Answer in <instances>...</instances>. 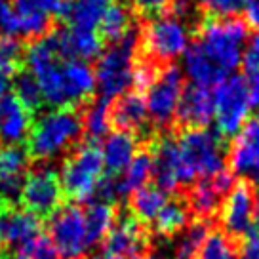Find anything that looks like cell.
Returning <instances> with one entry per match:
<instances>
[{
	"instance_id": "9c48e42d",
	"label": "cell",
	"mask_w": 259,
	"mask_h": 259,
	"mask_svg": "<svg viewBox=\"0 0 259 259\" xmlns=\"http://www.w3.org/2000/svg\"><path fill=\"white\" fill-rule=\"evenodd\" d=\"M185 90V76L176 65H162L147 86V113L156 128H170L176 120L179 99Z\"/></svg>"
},
{
	"instance_id": "4fadbf2b",
	"label": "cell",
	"mask_w": 259,
	"mask_h": 259,
	"mask_svg": "<svg viewBox=\"0 0 259 259\" xmlns=\"http://www.w3.org/2000/svg\"><path fill=\"white\" fill-rule=\"evenodd\" d=\"M257 210L259 202L253 183L248 179H240L231 189V193L225 196V200L221 204V210H219L221 225L225 229L223 233H227L229 236L248 235L253 215Z\"/></svg>"
},
{
	"instance_id": "d6986e66",
	"label": "cell",
	"mask_w": 259,
	"mask_h": 259,
	"mask_svg": "<svg viewBox=\"0 0 259 259\" xmlns=\"http://www.w3.org/2000/svg\"><path fill=\"white\" fill-rule=\"evenodd\" d=\"M29 154L21 147L10 145L0 151V198L12 202L19 198L25 176H27Z\"/></svg>"
},
{
	"instance_id": "30bf717a",
	"label": "cell",
	"mask_w": 259,
	"mask_h": 259,
	"mask_svg": "<svg viewBox=\"0 0 259 259\" xmlns=\"http://www.w3.org/2000/svg\"><path fill=\"white\" fill-rule=\"evenodd\" d=\"M63 196L59 174L54 168L40 164L31 171H27L19 194L27 211H31L40 219L52 218L61 208Z\"/></svg>"
},
{
	"instance_id": "603a6c76",
	"label": "cell",
	"mask_w": 259,
	"mask_h": 259,
	"mask_svg": "<svg viewBox=\"0 0 259 259\" xmlns=\"http://www.w3.org/2000/svg\"><path fill=\"white\" fill-rule=\"evenodd\" d=\"M101 158L103 168L109 176H116L128 168V164L138 154V139L132 132L116 130L111 136H107L101 143Z\"/></svg>"
},
{
	"instance_id": "f907efd6",
	"label": "cell",
	"mask_w": 259,
	"mask_h": 259,
	"mask_svg": "<svg viewBox=\"0 0 259 259\" xmlns=\"http://www.w3.org/2000/svg\"><path fill=\"white\" fill-rule=\"evenodd\" d=\"M122 2H132V0H122Z\"/></svg>"
},
{
	"instance_id": "7c38bea8",
	"label": "cell",
	"mask_w": 259,
	"mask_h": 259,
	"mask_svg": "<svg viewBox=\"0 0 259 259\" xmlns=\"http://www.w3.org/2000/svg\"><path fill=\"white\" fill-rule=\"evenodd\" d=\"M69 0H14V27L16 36L38 40L52 27V17H63Z\"/></svg>"
},
{
	"instance_id": "e0dca14e",
	"label": "cell",
	"mask_w": 259,
	"mask_h": 259,
	"mask_svg": "<svg viewBox=\"0 0 259 259\" xmlns=\"http://www.w3.org/2000/svg\"><path fill=\"white\" fill-rule=\"evenodd\" d=\"M149 151L153 154L154 185L162 191L171 193L181 185V162H179L178 139L162 136L156 141L149 143Z\"/></svg>"
},
{
	"instance_id": "6da1fadb",
	"label": "cell",
	"mask_w": 259,
	"mask_h": 259,
	"mask_svg": "<svg viewBox=\"0 0 259 259\" xmlns=\"http://www.w3.org/2000/svg\"><path fill=\"white\" fill-rule=\"evenodd\" d=\"M25 63L40 86L44 103L54 109L80 107L96 92V71L80 59H63L52 32L29 46Z\"/></svg>"
},
{
	"instance_id": "d590c367",
	"label": "cell",
	"mask_w": 259,
	"mask_h": 259,
	"mask_svg": "<svg viewBox=\"0 0 259 259\" xmlns=\"http://www.w3.org/2000/svg\"><path fill=\"white\" fill-rule=\"evenodd\" d=\"M14 96L23 103L25 109H29L31 113L34 111H38L42 105H44V97H42V92H40V86H38V82L36 78L32 76L29 71L27 73H19L16 74V78H14Z\"/></svg>"
},
{
	"instance_id": "e575fe53",
	"label": "cell",
	"mask_w": 259,
	"mask_h": 259,
	"mask_svg": "<svg viewBox=\"0 0 259 259\" xmlns=\"http://www.w3.org/2000/svg\"><path fill=\"white\" fill-rule=\"evenodd\" d=\"M196 259H238V250L233 236L223 231H213L206 236Z\"/></svg>"
},
{
	"instance_id": "9a60e30c",
	"label": "cell",
	"mask_w": 259,
	"mask_h": 259,
	"mask_svg": "<svg viewBox=\"0 0 259 259\" xmlns=\"http://www.w3.org/2000/svg\"><path fill=\"white\" fill-rule=\"evenodd\" d=\"M233 187H235V174L229 170L219 171L213 178L194 181L187 194V204L191 213H194L196 219L210 221L215 213H219L221 204Z\"/></svg>"
},
{
	"instance_id": "8fae6325",
	"label": "cell",
	"mask_w": 259,
	"mask_h": 259,
	"mask_svg": "<svg viewBox=\"0 0 259 259\" xmlns=\"http://www.w3.org/2000/svg\"><path fill=\"white\" fill-rule=\"evenodd\" d=\"M50 240L61 259H82L92 248L84 221V210L78 206H61L50 218Z\"/></svg>"
},
{
	"instance_id": "816d5d0a",
	"label": "cell",
	"mask_w": 259,
	"mask_h": 259,
	"mask_svg": "<svg viewBox=\"0 0 259 259\" xmlns=\"http://www.w3.org/2000/svg\"><path fill=\"white\" fill-rule=\"evenodd\" d=\"M0 151H2V149H0Z\"/></svg>"
},
{
	"instance_id": "cb8c5ba5",
	"label": "cell",
	"mask_w": 259,
	"mask_h": 259,
	"mask_svg": "<svg viewBox=\"0 0 259 259\" xmlns=\"http://www.w3.org/2000/svg\"><path fill=\"white\" fill-rule=\"evenodd\" d=\"M183 69H185L187 76L193 80V84L204 86V88L215 86L227 78L223 71L211 61L210 56L204 52V48L198 42L191 44L183 54Z\"/></svg>"
},
{
	"instance_id": "681fc988",
	"label": "cell",
	"mask_w": 259,
	"mask_h": 259,
	"mask_svg": "<svg viewBox=\"0 0 259 259\" xmlns=\"http://www.w3.org/2000/svg\"><path fill=\"white\" fill-rule=\"evenodd\" d=\"M141 259H166V257H162V255H156V253H151V255H143Z\"/></svg>"
},
{
	"instance_id": "d6a6232c",
	"label": "cell",
	"mask_w": 259,
	"mask_h": 259,
	"mask_svg": "<svg viewBox=\"0 0 259 259\" xmlns=\"http://www.w3.org/2000/svg\"><path fill=\"white\" fill-rule=\"evenodd\" d=\"M23 59V48L14 36H0V97L6 96L16 78L19 63Z\"/></svg>"
},
{
	"instance_id": "60d3db41",
	"label": "cell",
	"mask_w": 259,
	"mask_h": 259,
	"mask_svg": "<svg viewBox=\"0 0 259 259\" xmlns=\"http://www.w3.org/2000/svg\"><path fill=\"white\" fill-rule=\"evenodd\" d=\"M0 36H14L16 38L14 12H12L10 0H0Z\"/></svg>"
},
{
	"instance_id": "f35d334b",
	"label": "cell",
	"mask_w": 259,
	"mask_h": 259,
	"mask_svg": "<svg viewBox=\"0 0 259 259\" xmlns=\"http://www.w3.org/2000/svg\"><path fill=\"white\" fill-rule=\"evenodd\" d=\"M246 74H259V31L246 40V48L242 50V61Z\"/></svg>"
},
{
	"instance_id": "5bb4252c",
	"label": "cell",
	"mask_w": 259,
	"mask_h": 259,
	"mask_svg": "<svg viewBox=\"0 0 259 259\" xmlns=\"http://www.w3.org/2000/svg\"><path fill=\"white\" fill-rule=\"evenodd\" d=\"M149 248L145 225L130 213L114 221L113 229L103 240V253L113 259H141Z\"/></svg>"
},
{
	"instance_id": "ffe728a7",
	"label": "cell",
	"mask_w": 259,
	"mask_h": 259,
	"mask_svg": "<svg viewBox=\"0 0 259 259\" xmlns=\"http://www.w3.org/2000/svg\"><path fill=\"white\" fill-rule=\"evenodd\" d=\"M57 42L59 56L63 59H80L90 61L101 54L103 40L97 31H78V29H56L52 31Z\"/></svg>"
},
{
	"instance_id": "c3c4849f",
	"label": "cell",
	"mask_w": 259,
	"mask_h": 259,
	"mask_svg": "<svg viewBox=\"0 0 259 259\" xmlns=\"http://www.w3.org/2000/svg\"><path fill=\"white\" fill-rule=\"evenodd\" d=\"M90 259H113V257H109L107 253H97V255H92Z\"/></svg>"
},
{
	"instance_id": "f6af8a7d",
	"label": "cell",
	"mask_w": 259,
	"mask_h": 259,
	"mask_svg": "<svg viewBox=\"0 0 259 259\" xmlns=\"http://www.w3.org/2000/svg\"><path fill=\"white\" fill-rule=\"evenodd\" d=\"M8 210H10V204L0 198V246L4 244V219H6Z\"/></svg>"
},
{
	"instance_id": "7bdbcfd3",
	"label": "cell",
	"mask_w": 259,
	"mask_h": 259,
	"mask_svg": "<svg viewBox=\"0 0 259 259\" xmlns=\"http://www.w3.org/2000/svg\"><path fill=\"white\" fill-rule=\"evenodd\" d=\"M246 84H248L250 105L259 109V74H248L246 76Z\"/></svg>"
},
{
	"instance_id": "4dcf8cb0",
	"label": "cell",
	"mask_w": 259,
	"mask_h": 259,
	"mask_svg": "<svg viewBox=\"0 0 259 259\" xmlns=\"http://www.w3.org/2000/svg\"><path fill=\"white\" fill-rule=\"evenodd\" d=\"M101 40L114 44L120 42L122 38H126L130 32H134V17L126 6L122 4H113L107 10V14L103 16L101 23L97 27Z\"/></svg>"
},
{
	"instance_id": "83f0119b",
	"label": "cell",
	"mask_w": 259,
	"mask_h": 259,
	"mask_svg": "<svg viewBox=\"0 0 259 259\" xmlns=\"http://www.w3.org/2000/svg\"><path fill=\"white\" fill-rule=\"evenodd\" d=\"M191 210L183 198H168V202L162 206L158 215L154 218V231L160 236H176L179 235L189 223Z\"/></svg>"
},
{
	"instance_id": "7dc6e473",
	"label": "cell",
	"mask_w": 259,
	"mask_h": 259,
	"mask_svg": "<svg viewBox=\"0 0 259 259\" xmlns=\"http://www.w3.org/2000/svg\"><path fill=\"white\" fill-rule=\"evenodd\" d=\"M14 259H31L29 257V253H25V251H21V250H17V253H16V257Z\"/></svg>"
},
{
	"instance_id": "836d02e7",
	"label": "cell",
	"mask_w": 259,
	"mask_h": 259,
	"mask_svg": "<svg viewBox=\"0 0 259 259\" xmlns=\"http://www.w3.org/2000/svg\"><path fill=\"white\" fill-rule=\"evenodd\" d=\"M82 120H84V132L88 134L90 141L103 138L111 128V101L105 97L92 101L82 113Z\"/></svg>"
},
{
	"instance_id": "7402d4cb",
	"label": "cell",
	"mask_w": 259,
	"mask_h": 259,
	"mask_svg": "<svg viewBox=\"0 0 259 259\" xmlns=\"http://www.w3.org/2000/svg\"><path fill=\"white\" fill-rule=\"evenodd\" d=\"M149 122L145 97L136 92H126L111 105V126L122 132H143Z\"/></svg>"
},
{
	"instance_id": "f1b7e54d",
	"label": "cell",
	"mask_w": 259,
	"mask_h": 259,
	"mask_svg": "<svg viewBox=\"0 0 259 259\" xmlns=\"http://www.w3.org/2000/svg\"><path fill=\"white\" fill-rule=\"evenodd\" d=\"M84 221H86L90 246L103 242L105 236L109 235V231L113 229L114 221H116L113 204L99 202V200L88 204L86 210H84Z\"/></svg>"
},
{
	"instance_id": "f546056e",
	"label": "cell",
	"mask_w": 259,
	"mask_h": 259,
	"mask_svg": "<svg viewBox=\"0 0 259 259\" xmlns=\"http://www.w3.org/2000/svg\"><path fill=\"white\" fill-rule=\"evenodd\" d=\"M154 171V162H153V154L151 151H139L134 160L128 164V168L122 171L120 179L118 181V191H120V196L124 194H132L134 191L141 189L143 185H147V181L153 178Z\"/></svg>"
},
{
	"instance_id": "2e32d148",
	"label": "cell",
	"mask_w": 259,
	"mask_h": 259,
	"mask_svg": "<svg viewBox=\"0 0 259 259\" xmlns=\"http://www.w3.org/2000/svg\"><path fill=\"white\" fill-rule=\"evenodd\" d=\"M231 171L259 183V116L248 120L235 136L229 151Z\"/></svg>"
},
{
	"instance_id": "484cf974",
	"label": "cell",
	"mask_w": 259,
	"mask_h": 259,
	"mask_svg": "<svg viewBox=\"0 0 259 259\" xmlns=\"http://www.w3.org/2000/svg\"><path fill=\"white\" fill-rule=\"evenodd\" d=\"M40 236V218L27 210H14L4 219V242L17 250Z\"/></svg>"
},
{
	"instance_id": "5b68a950",
	"label": "cell",
	"mask_w": 259,
	"mask_h": 259,
	"mask_svg": "<svg viewBox=\"0 0 259 259\" xmlns=\"http://www.w3.org/2000/svg\"><path fill=\"white\" fill-rule=\"evenodd\" d=\"M139 34L130 32L120 42L109 44L107 52L101 54L96 67V82L101 92V97L114 99L126 94L134 86V74L138 65Z\"/></svg>"
},
{
	"instance_id": "8d00e7d4",
	"label": "cell",
	"mask_w": 259,
	"mask_h": 259,
	"mask_svg": "<svg viewBox=\"0 0 259 259\" xmlns=\"http://www.w3.org/2000/svg\"><path fill=\"white\" fill-rule=\"evenodd\" d=\"M211 17H231L242 10V0H196Z\"/></svg>"
},
{
	"instance_id": "d4e9b609",
	"label": "cell",
	"mask_w": 259,
	"mask_h": 259,
	"mask_svg": "<svg viewBox=\"0 0 259 259\" xmlns=\"http://www.w3.org/2000/svg\"><path fill=\"white\" fill-rule=\"evenodd\" d=\"M113 0H69L63 17L71 29L78 31H97Z\"/></svg>"
},
{
	"instance_id": "44dd1931",
	"label": "cell",
	"mask_w": 259,
	"mask_h": 259,
	"mask_svg": "<svg viewBox=\"0 0 259 259\" xmlns=\"http://www.w3.org/2000/svg\"><path fill=\"white\" fill-rule=\"evenodd\" d=\"M31 114L16 96L0 97V141L10 145L25 141L32 126Z\"/></svg>"
},
{
	"instance_id": "ee69618b",
	"label": "cell",
	"mask_w": 259,
	"mask_h": 259,
	"mask_svg": "<svg viewBox=\"0 0 259 259\" xmlns=\"http://www.w3.org/2000/svg\"><path fill=\"white\" fill-rule=\"evenodd\" d=\"M238 259H259V240L248 238L238 253Z\"/></svg>"
},
{
	"instance_id": "1f68e13d",
	"label": "cell",
	"mask_w": 259,
	"mask_h": 259,
	"mask_svg": "<svg viewBox=\"0 0 259 259\" xmlns=\"http://www.w3.org/2000/svg\"><path fill=\"white\" fill-rule=\"evenodd\" d=\"M208 235H210L208 221L194 219L193 223L187 225L176 238V242H174V259H196Z\"/></svg>"
},
{
	"instance_id": "8992f818",
	"label": "cell",
	"mask_w": 259,
	"mask_h": 259,
	"mask_svg": "<svg viewBox=\"0 0 259 259\" xmlns=\"http://www.w3.org/2000/svg\"><path fill=\"white\" fill-rule=\"evenodd\" d=\"M191 29L185 21L171 14H162L143 27L139 44L147 61L154 65H170L187 52L191 46Z\"/></svg>"
},
{
	"instance_id": "bcb514c9",
	"label": "cell",
	"mask_w": 259,
	"mask_h": 259,
	"mask_svg": "<svg viewBox=\"0 0 259 259\" xmlns=\"http://www.w3.org/2000/svg\"><path fill=\"white\" fill-rule=\"evenodd\" d=\"M248 238H255L259 240V210L255 211V215H253V221H251L250 225V231H248Z\"/></svg>"
},
{
	"instance_id": "ba28073f",
	"label": "cell",
	"mask_w": 259,
	"mask_h": 259,
	"mask_svg": "<svg viewBox=\"0 0 259 259\" xmlns=\"http://www.w3.org/2000/svg\"><path fill=\"white\" fill-rule=\"evenodd\" d=\"M248 84L244 76H227L213 92V118L221 138H235L250 114Z\"/></svg>"
},
{
	"instance_id": "7a4b0ae2",
	"label": "cell",
	"mask_w": 259,
	"mask_h": 259,
	"mask_svg": "<svg viewBox=\"0 0 259 259\" xmlns=\"http://www.w3.org/2000/svg\"><path fill=\"white\" fill-rule=\"evenodd\" d=\"M84 134L82 111L61 107L44 113L31 126L27 138V154L34 160H52L76 147Z\"/></svg>"
},
{
	"instance_id": "277c9868",
	"label": "cell",
	"mask_w": 259,
	"mask_h": 259,
	"mask_svg": "<svg viewBox=\"0 0 259 259\" xmlns=\"http://www.w3.org/2000/svg\"><path fill=\"white\" fill-rule=\"evenodd\" d=\"M248 40V23L236 16L206 17L200 23L198 44L225 76L242 61V50Z\"/></svg>"
},
{
	"instance_id": "b9f144b4",
	"label": "cell",
	"mask_w": 259,
	"mask_h": 259,
	"mask_svg": "<svg viewBox=\"0 0 259 259\" xmlns=\"http://www.w3.org/2000/svg\"><path fill=\"white\" fill-rule=\"evenodd\" d=\"M242 10L248 27L259 31V0H242Z\"/></svg>"
},
{
	"instance_id": "52a82bcc",
	"label": "cell",
	"mask_w": 259,
	"mask_h": 259,
	"mask_svg": "<svg viewBox=\"0 0 259 259\" xmlns=\"http://www.w3.org/2000/svg\"><path fill=\"white\" fill-rule=\"evenodd\" d=\"M103 158L101 151L92 141L80 143L65 158L59 181L67 198L73 200H90L96 196V191L103 179Z\"/></svg>"
},
{
	"instance_id": "74e56055",
	"label": "cell",
	"mask_w": 259,
	"mask_h": 259,
	"mask_svg": "<svg viewBox=\"0 0 259 259\" xmlns=\"http://www.w3.org/2000/svg\"><path fill=\"white\" fill-rule=\"evenodd\" d=\"M21 251L29 253L31 259H61V255L57 253L56 246L52 244L48 236H38L36 240H32L31 244H27L25 248H21Z\"/></svg>"
},
{
	"instance_id": "ab89813d",
	"label": "cell",
	"mask_w": 259,
	"mask_h": 259,
	"mask_svg": "<svg viewBox=\"0 0 259 259\" xmlns=\"http://www.w3.org/2000/svg\"><path fill=\"white\" fill-rule=\"evenodd\" d=\"M132 6L143 17H158L170 8V0H132Z\"/></svg>"
},
{
	"instance_id": "4316f807",
	"label": "cell",
	"mask_w": 259,
	"mask_h": 259,
	"mask_svg": "<svg viewBox=\"0 0 259 259\" xmlns=\"http://www.w3.org/2000/svg\"><path fill=\"white\" fill-rule=\"evenodd\" d=\"M168 202V193L156 185H143L130 196V215L139 223H153L162 206Z\"/></svg>"
},
{
	"instance_id": "ac0fdd59",
	"label": "cell",
	"mask_w": 259,
	"mask_h": 259,
	"mask_svg": "<svg viewBox=\"0 0 259 259\" xmlns=\"http://www.w3.org/2000/svg\"><path fill=\"white\" fill-rule=\"evenodd\" d=\"M213 118V94L204 86L191 84L183 90L176 111V124L183 130L206 128Z\"/></svg>"
},
{
	"instance_id": "3957f363",
	"label": "cell",
	"mask_w": 259,
	"mask_h": 259,
	"mask_svg": "<svg viewBox=\"0 0 259 259\" xmlns=\"http://www.w3.org/2000/svg\"><path fill=\"white\" fill-rule=\"evenodd\" d=\"M178 149L181 185H193L198 179L213 178L225 170L227 147L219 134L206 128L183 130L178 138Z\"/></svg>"
}]
</instances>
